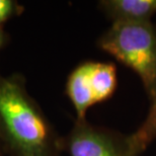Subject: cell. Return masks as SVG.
<instances>
[{
  "label": "cell",
  "instance_id": "obj_2",
  "mask_svg": "<svg viewBox=\"0 0 156 156\" xmlns=\"http://www.w3.org/2000/svg\"><path fill=\"white\" fill-rule=\"evenodd\" d=\"M98 47L133 70L148 98L156 93V24L112 23L98 40Z\"/></svg>",
  "mask_w": 156,
  "mask_h": 156
},
{
  "label": "cell",
  "instance_id": "obj_6",
  "mask_svg": "<svg viewBox=\"0 0 156 156\" xmlns=\"http://www.w3.org/2000/svg\"><path fill=\"white\" fill-rule=\"evenodd\" d=\"M90 87L95 104L108 101L117 89V68L113 63L86 61Z\"/></svg>",
  "mask_w": 156,
  "mask_h": 156
},
{
  "label": "cell",
  "instance_id": "obj_5",
  "mask_svg": "<svg viewBox=\"0 0 156 156\" xmlns=\"http://www.w3.org/2000/svg\"><path fill=\"white\" fill-rule=\"evenodd\" d=\"M66 93L75 110L76 120H85L87 111L95 105L86 62L79 64L70 73L66 83Z\"/></svg>",
  "mask_w": 156,
  "mask_h": 156
},
{
  "label": "cell",
  "instance_id": "obj_9",
  "mask_svg": "<svg viewBox=\"0 0 156 156\" xmlns=\"http://www.w3.org/2000/svg\"><path fill=\"white\" fill-rule=\"evenodd\" d=\"M4 40H5V35H4V33H3L1 27H0V49H1V47L3 46V44H4Z\"/></svg>",
  "mask_w": 156,
  "mask_h": 156
},
{
  "label": "cell",
  "instance_id": "obj_3",
  "mask_svg": "<svg viewBox=\"0 0 156 156\" xmlns=\"http://www.w3.org/2000/svg\"><path fill=\"white\" fill-rule=\"evenodd\" d=\"M64 145L70 156H139L129 135L76 120Z\"/></svg>",
  "mask_w": 156,
  "mask_h": 156
},
{
  "label": "cell",
  "instance_id": "obj_7",
  "mask_svg": "<svg viewBox=\"0 0 156 156\" xmlns=\"http://www.w3.org/2000/svg\"><path fill=\"white\" fill-rule=\"evenodd\" d=\"M150 101L151 105L145 121L135 132L129 135L131 145L139 156L156 139V93Z\"/></svg>",
  "mask_w": 156,
  "mask_h": 156
},
{
  "label": "cell",
  "instance_id": "obj_1",
  "mask_svg": "<svg viewBox=\"0 0 156 156\" xmlns=\"http://www.w3.org/2000/svg\"><path fill=\"white\" fill-rule=\"evenodd\" d=\"M0 140L14 156H59L62 140L17 77L0 76Z\"/></svg>",
  "mask_w": 156,
  "mask_h": 156
},
{
  "label": "cell",
  "instance_id": "obj_8",
  "mask_svg": "<svg viewBox=\"0 0 156 156\" xmlns=\"http://www.w3.org/2000/svg\"><path fill=\"white\" fill-rule=\"evenodd\" d=\"M17 3L12 0H0V26L17 12Z\"/></svg>",
  "mask_w": 156,
  "mask_h": 156
},
{
  "label": "cell",
  "instance_id": "obj_4",
  "mask_svg": "<svg viewBox=\"0 0 156 156\" xmlns=\"http://www.w3.org/2000/svg\"><path fill=\"white\" fill-rule=\"evenodd\" d=\"M98 4L112 23H147L156 14V0H101Z\"/></svg>",
  "mask_w": 156,
  "mask_h": 156
},
{
  "label": "cell",
  "instance_id": "obj_10",
  "mask_svg": "<svg viewBox=\"0 0 156 156\" xmlns=\"http://www.w3.org/2000/svg\"><path fill=\"white\" fill-rule=\"evenodd\" d=\"M0 156H2V152H1V140H0Z\"/></svg>",
  "mask_w": 156,
  "mask_h": 156
}]
</instances>
